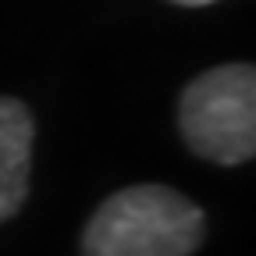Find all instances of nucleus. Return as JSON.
Masks as SVG:
<instances>
[{
	"label": "nucleus",
	"instance_id": "obj_1",
	"mask_svg": "<svg viewBox=\"0 0 256 256\" xmlns=\"http://www.w3.org/2000/svg\"><path fill=\"white\" fill-rule=\"evenodd\" d=\"M206 238V214L168 185H128L92 210L82 256H192Z\"/></svg>",
	"mask_w": 256,
	"mask_h": 256
},
{
	"label": "nucleus",
	"instance_id": "obj_2",
	"mask_svg": "<svg viewBox=\"0 0 256 256\" xmlns=\"http://www.w3.org/2000/svg\"><path fill=\"white\" fill-rule=\"evenodd\" d=\"M178 128L188 150L220 168H238L256 153V68L246 60L196 75L178 100Z\"/></svg>",
	"mask_w": 256,
	"mask_h": 256
},
{
	"label": "nucleus",
	"instance_id": "obj_3",
	"mask_svg": "<svg viewBox=\"0 0 256 256\" xmlns=\"http://www.w3.org/2000/svg\"><path fill=\"white\" fill-rule=\"evenodd\" d=\"M32 142L36 121L14 96H0V220L22 210L32 178Z\"/></svg>",
	"mask_w": 256,
	"mask_h": 256
},
{
	"label": "nucleus",
	"instance_id": "obj_4",
	"mask_svg": "<svg viewBox=\"0 0 256 256\" xmlns=\"http://www.w3.org/2000/svg\"><path fill=\"white\" fill-rule=\"evenodd\" d=\"M178 8H206V4H217V0H171Z\"/></svg>",
	"mask_w": 256,
	"mask_h": 256
}]
</instances>
